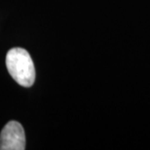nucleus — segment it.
Listing matches in <instances>:
<instances>
[{"label": "nucleus", "instance_id": "1", "mask_svg": "<svg viewBox=\"0 0 150 150\" xmlns=\"http://www.w3.org/2000/svg\"><path fill=\"white\" fill-rule=\"evenodd\" d=\"M6 67L13 79L21 86L31 87L35 80V68L29 53L23 48H13L6 55Z\"/></svg>", "mask_w": 150, "mask_h": 150}, {"label": "nucleus", "instance_id": "2", "mask_svg": "<svg viewBox=\"0 0 150 150\" xmlns=\"http://www.w3.org/2000/svg\"><path fill=\"white\" fill-rule=\"evenodd\" d=\"M25 134L23 126L17 121L5 125L0 134V150H25Z\"/></svg>", "mask_w": 150, "mask_h": 150}]
</instances>
